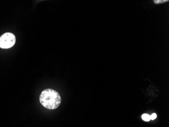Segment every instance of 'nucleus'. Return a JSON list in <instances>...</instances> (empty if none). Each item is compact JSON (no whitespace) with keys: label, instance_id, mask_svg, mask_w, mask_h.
Returning <instances> with one entry per match:
<instances>
[{"label":"nucleus","instance_id":"39448f33","mask_svg":"<svg viewBox=\"0 0 169 127\" xmlns=\"http://www.w3.org/2000/svg\"><path fill=\"white\" fill-rule=\"evenodd\" d=\"M156 117H157V114L155 113L152 114L151 115H150V119H151V120H154Z\"/></svg>","mask_w":169,"mask_h":127},{"label":"nucleus","instance_id":"20e7f679","mask_svg":"<svg viewBox=\"0 0 169 127\" xmlns=\"http://www.w3.org/2000/svg\"><path fill=\"white\" fill-rule=\"evenodd\" d=\"M155 4H159V3H165L166 2H168V0H154L153 1Z\"/></svg>","mask_w":169,"mask_h":127},{"label":"nucleus","instance_id":"f03ea898","mask_svg":"<svg viewBox=\"0 0 169 127\" xmlns=\"http://www.w3.org/2000/svg\"><path fill=\"white\" fill-rule=\"evenodd\" d=\"M16 42L15 35L11 33H6L0 37V47L7 49L14 46Z\"/></svg>","mask_w":169,"mask_h":127},{"label":"nucleus","instance_id":"7ed1b4c3","mask_svg":"<svg viewBox=\"0 0 169 127\" xmlns=\"http://www.w3.org/2000/svg\"><path fill=\"white\" fill-rule=\"evenodd\" d=\"M142 119L145 121H150V116L148 114H143L142 115Z\"/></svg>","mask_w":169,"mask_h":127},{"label":"nucleus","instance_id":"f257e3e1","mask_svg":"<svg viewBox=\"0 0 169 127\" xmlns=\"http://www.w3.org/2000/svg\"><path fill=\"white\" fill-rule=\"evenodd\" d=\"M40 102L45 108L53 110L60 106L61 103V98L57 91L51 88H47L41 93Z\"/></svg>","mask_w":169,"mask_h":127}]
</instances>
